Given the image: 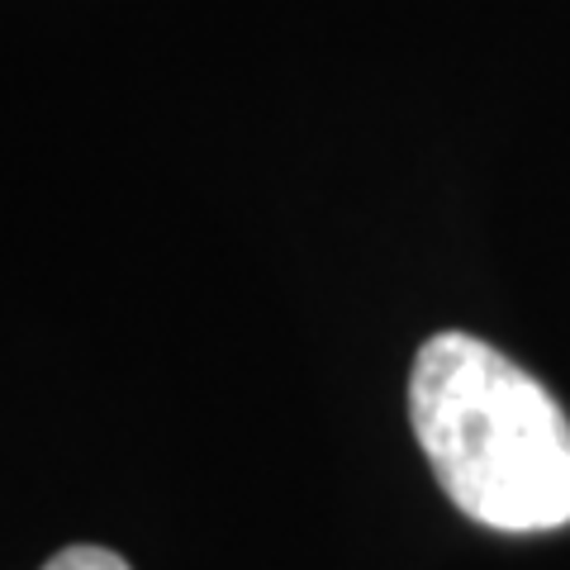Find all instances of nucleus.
<instances>
[{
	"label": "nucleus",
	"mask_w": 570,
	"mask_h": 570,
	"mask_svg": "<svg viewBox=\"0 0 570 570\" xmlns=\"http://www.w3.org/2000/svg\"><path fill=\"white\" fill-rule=\"evenodd\" d=\"M409 419L438 485L494 532L570 523V419L557 395L471 333H433L414 356Z\"/></svg>",
	"instance_id": "1"
},
{
	"label": "nucleus",
	"mask_w": 570,
	"mask_h": 570,
	"mask_svg": "<svg viewBox=\"0 0 570 570\" xmlns=\"http://www.w3.org/2000/svg\"><path fill=\"white\" fill-rule=\"evenodd\" d=\"M43 570H129V561L115 557V551H105V547H67Z\"/></svg>",
	"instance_id": "2"
}]
</instances>
